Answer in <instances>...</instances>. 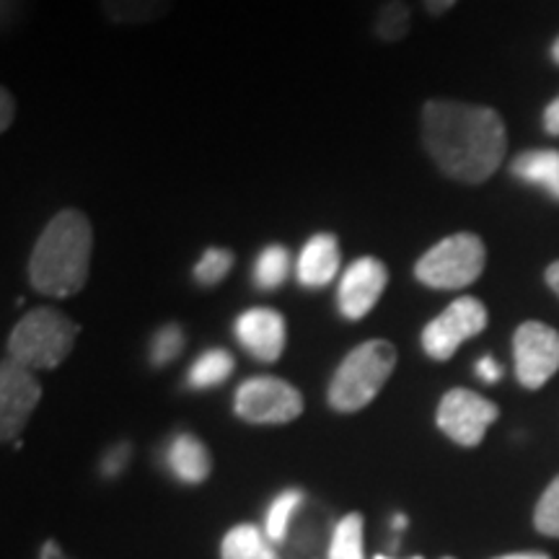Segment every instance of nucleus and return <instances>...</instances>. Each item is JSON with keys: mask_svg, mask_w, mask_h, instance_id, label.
<instances>
[{"mask_svg": "<svg viewBox=\"0 0 559 559\" xmlns=\"http://www.w3.org/2000/svg\"><path fill=\"white\" fill-rule=\"evenodd\" d=\"M423 145L440 174L461 185H481L500 169L508 130L495 109L479 104L430 99L423 107Z\"/></svg>", "mask_w": 559, "mask_h": 559, "instance_id": "obj_1", "label": "nucleus"}, {"mask_svg": "<svg viewBox=\"0 0 559 559\" xmlns=\"http://www.w3.org/2000/svg\"><path fill=\"white\" fill-rule=\"evenodd\" d=\"M94 228L86 213L68 207L47 223L34 243L29 267L32 288L47 298H70L88 283Z\"/></svg>", "mask_w": 559, "mask_h": 559, "instance_id": "obj_2", "label": "nucleus"}, {"mask_svg": "<svg viewBox=\"0 0 559 559\" xmlns=\"http://www.w3.org/2000/svg\"><path fill=\"white\" fill-rule=\"evenodd\" d=\"M396 368V347L389 340H368L353 347L334 370L326 402L340 415L366 409L386 386Z\"/></svg>", "mask_w": 559, "mask_h": 559, "instance_id": "obj_3", "label": "nucleus"}, {"mask_svg": "<svg viewBox=\"0 0 559 559\" xmlns=\"http://www.w3.org/2000/svg\"><path fill=\"white\" fill-rule=\"evenodd\" d=\"M81 326L50 306L26 311L9 337L13 362L29 370H52L73 353Z\"/></svg>", "mask_w": 559, "mask_h": 559, "instance_id": "obj_4", "label": "nucleus"}, {"mask_svg": "<svg viewBox=\"0 0 559 559\" xmlns=\"http://www.w3.org/2000/svg\"><path fill=\"white\" fill-rule=\"evenodd\" d=\"M485 264L487 249L477 234H453L419 257L415 262V277L425 288L459 290L479 280Z\"/></svg>", "mask_w": 559, "mask_h": 559, "instance_id": "obj_5", "label": "nucleus"}, {"mask_svg": "<svg viewBox=\"0 0 559 559\" xmlns=\"http://www.w3.org/2000/svg\"><path fill=\"white\" fill-rule=\"evenodd\" d=\"M234 412L249 425H285L304 415V394L275 376H254L236 389Z\"/></svg>", "mask_w": 559, "mask_h": 559, "instance_id": "obj_6", "label": "nucleus"}, {"mask_svg": "<svg viewBox=\"0 0 559 559\" xmlns=\"http://www.w3.org/2000/svg\"><path fill=\"white\" fill-rule=\"evenodd\" d=\"M487 321L489 313L479 298H456L430 324H425L423 334H419L425 355L438 362L451 360L466 340L477 337L487 330Z\"/></svg>", "mask_w": 559, "mask_h": 559, "instance_id": "obj_7", "label": "nucleus"}, {"mask_svg": "<svg viewBox=\"0 0 559 559\" xmlns=\"http://www.w3.org/2000/svg\"><path fill=\"white\" fill-rule=\"evenodd\" d=\"M500 417L498 404L485 400L477 391L469 389H451L445 391L438 404V428L443 436H449L453 443L474 449L481 443L485 432L495 419Z\"/></svg>", "mask_w": 559, "mask_h": 559, "instance_id": "obj_8", "label": "nucleus"}, {"mask_svg": "<svg viewBox=\"0 0 559 559\" xmlns=\"http://www.w3.org/2000/svg\"><path fill=\"white\" fill-rule=\"evenodd\" d=\"M515 379L536 391L559 370V332L544 321H523L513 334Z\"/></svg>", "mask_w": 559, "mask_h": 559, "instance_id": "obj_9", "label": "nucleus"}, {"mask_svg": "<svg viewBox=\"0 0 559 559\" xmlns=\"http://www.w3.org/2000/svg\"><path fill=\"white\" fill-rule=\"evenodd\" d=\"M39 400L41 386L34 370L5 360L0 368V438L5 443L19 440Z\"/></svg>", "mask_w": 559, "mask_h": 559, "instance_id": "obj_10", "label": "nucleus"}, {"mask_svg": "<svg viewBox=\"0 0 559 559\" xmlns=\"http://www.w3.org/2000/svg\"><path fill=\"white\" fill-rule=\"evenodd\" d=\"M389 285V267L376 257H360L342 272L337 283V311L342 319L360 321L376 309Z\"/></svg>", "mask_w": 559, "mask_h": 559, "instance_id": "obj_11", "label": "nucleus"}, {"mask_svg": "<svg viewBox=\"0 0 559 559\" xmlns=\"http://www.w3.org/2000/svg\"><path fill=\"white\" fill-rule=\"evenodd\" d=\"M234 334L251 358L275 362L283 358L288 330H285L283 313L267 306H254L239 313V319L234 321Z\"/></svg>", "mask_w": 559, "mask_h": 559, "instance_id": "obj_12", "label": "nucleus"}, {"mask_svg": "<svg viewBox=\"0 0 559 559\" xmlns=\"http://www.w3.org/2000/svg\"><path fill=\"white\" fill-rule=\"evenodd\" d=\"M340 241L334 234H313L296 260V277L304 288L319 290L340 275Z\"/></svg>", "mask_w": 559, "mask_h": 559, "instance_id": "obj_13", "label": "nucleus"}, {"mask_svg": "<svg viewBox=\"0 0 559 559\" xmlns=\"http://www.w3.org/2000/svg\"><path fill=\"white\" fill-rule=\"evenodd\" d=\"M166 464L174 477L185 485H200L210 477L213 469V461L200 438H194L192 432H179L171 438L169 449H166Z\"/></svg>", "mask_w": 559, "mask_h": 559, "instance_id": "obj_14", "label": "nucleus"}, {"mask_svg": "<svg viewBox=\"0 0 559 559\" xmlns=\"http://www.w3.org/2000/svg\"><path fill=\"white\" fill-rule=\"evenodd\" d=\"M513 177L523 181V185L539 187L559 202V151L549 148H536V151H523L513 158L510 164Z\"/></svg>", "mask_w": 559, "mask_h": 559, "instance_id": "obj_15", "label": "nucleus"}, {"mask_svg": "<svg viewBox=\"0 0 559 559\" xmlns=\"http://www.w3.org/2000/svg\"><path fill=\"white\" fill-rule=\"evenodd\" d=\"M177 0H99L102 16L117 26H145L166 19Z\"/></svg>", "mask_w": 559, "mask_h": 559, "instance_id": "obj_16", "label": "nucleus"}, {"mask_svg": "<svg viewBox=\"0 0 559 559\" xmlns=\"http://www.w3.org/2000/svg\"><path fill=\"white\" fill-rule=\"evenodd\" d=\"M221 559H283L277 555L275 542L262 528L241 523L223 536Z\"/></svg>", "mask_w": 559, "mask_h": 559, "instance_id": "obj_17", "label": "nucleus"}, {"mask_svg": "<svg viewBox=\"0 0 559 559\" xmlns=\"http://www.w3.org/2000/svg\"><path fill=\"white\" fill-rule=\"evenodd\" d=\"M234 355H230L228 349L210 347L192 362L190 373H187V386L198 391L221 386V383L234 373Z\"/></svg>", "mask_w": 559, "mask_h": 559, "instance_id": "obj_18", "label": "nucleus"}, {"mask_svg": "<svg viewBox=\"0 0 559 559\" xmlns=\"http://www.w3.org/2000/svg\"><path fill=\"white\" fill-rule=\"evenodd\" d=\"M290 275V254L283 243H267L257 254L254 267H251V280L257 290H277L283 288L285 280Z\"/></svg>", "mask_w": 559, "mask_h": 559, "instance_id": "obj_19", "label": "nucleus"}, {"mask_svg": "<svg viewBox=\"0 0 559 559\" xmlns=\"http://www.w3.org/2000/svg\"><path fill=\"white\" fill-rule=\"evenodd\" d=\"M304 492L300 489H285L280 492L267 510V519H264V534L270 536L275 544L288 542L290 523L296 519V513L304 508Z\"/></svg>", "mask_w": 559, "mask_h": 559, "instance_id": "obj_20", "label": "nucleus"}, {"mask_svg": "<svg viewBox=\"0 0 559 559\" xmlns=\"http://www.w3.org/2000/svg\"><path fill=\"white\" fill-rule=\"evenodd\" d=\"M326 559H366L362 551V515L347 513L332 528L330 547H326Z\"/></svg>", "mask_w": 559, "mask_h": 559, "instance_id": "obj_21", "label": "nucleus"}, {"mask_svg": "<svg viewBox=\"0 0 559 559\" xmlns=\"http://www.w3.org/2000/svg\"><path fill=\"white\" fill-rule=\"evenodd\" d=\"M412 26V11L404 0H386L373 16V34L376 39L396 45V41L407 39Z\"/></svg>", "mask_w": 559, "mask_h": 559, "instance_id": "obj_22", "label": "nucleus"}, {"mask_svg": "<svg viewBox=\"0 0 559 559\" xmlns=\"http://www.w3.org/2000/svg\"><path fill=\"white\" fill-rule=\"evenodd\" d=\"M234 251L223 249V247H210L202 251V257L194 262L192 267V277L198 280V285L202 288H215L221 285L223 280L228 277V272L234 270Z\"/></svg>", "mask_w": 559, "mask_h": 559, "instance_id": "obj_23", "label": "nucleus"}, {"mask_svg": "<svg viewBox=\"0 0 559 559\" xmlns=\"http://www.w3.org/2000/svg\"><path fill=\"white\" fill-rule=\"evenodd\" d=\"M185 349V332H181L179 324H164L160 330L153 334L151 340V349H148V360L153 368H164L169 366L171 360H177Z\"/></svg>", "mask_w": 559, "mask_h": 559, "instance_id": "obj_24", "label": "nucleus"}, {"mask_svg": "<svg viewBox=\"0 0 559 559\" xmlns=\"http://www.w3.org/2000/svg\"><path fill=\"white\" fill-rule=\"evenodd\" d=\"M534 526L539 528L544 536H555V539H559V477L544 489L534 513Z\"/></svg>", "mask_w": 559, "mask_h": 559, "instance_id": "obj_25", "label": "nucleus"}, {"mask_svg": "<svg viewBox=\"0 0 559 559\" xmlns=\"http://www.w3.org/2000/svg\"><path fill=\"white\" fill-rule=\"evenodd\" d=\"M130 445L128 443H120L115 445V449L107 451V456L102 459V474L104 477H117V474L124 472V466H128L130 461Z\"/></svg>", "mask_w": 559, "mask_h": 559, "instance_id": "obj_26", "label": "nucleus"}, {"mask_svg": "<svg viewBox=\"0 0 559 559\" xmlns=\"http://www.w3.org/2000/svg\"><path fill=\"white\" fill-rule=\"evenodd\" d=\"M16 117V99L9 88H0V132H9Z\"/></svg>", "mask_w": 559, "mask_h": 559, "instance_id": "obj_27", "label": "nucleus"}, {"mask_svg": "<svg viewBox=\"0 0 559 559\" xmlns=\"http://www.w3.org/2000/svg\"><path fill=\"white\" fill-rule=\"evenodd\" d=\"M477 376L485 383H498L502 379V366L492 355H485V358L477 360Z\"/></svg>", "mask_w": 559, "mask_h": 559, "instance_id": "obj_28", "label": "nucleus"}, {"mask_svg": "<svg viewBox=\"0 0 559 559\" xmlns=\"http://www.w3.org/2000/svg\"><path fill=\"white\" fill-rule=\"evenodd\" d=\"M544 130H547L549 135L559 138V96L544 109Z\"/></svg>", "mask_w": 559, "mask_h": 559, "instance_id": "obj_29", "label": "nucleus"}, {"mask_svg": "<svg viewBox=\"0 0 559 559\" xmlns=\"http://www.w3.org/2000/svg\"><path fill=\"white\" fill-rule=\"evenodd\" d=\"M459 0H423V5H425V11L430 13L432 19H440V16H445V13H449L453 5H456Z\"/></svg>", "mask_w": 559, "mask_h": 559, "instance_id": "obj_30", "label": "nucleus"}, {"mask_svg": "<svg viewBox=\"0 0 559 559\" xmlns=\"http://www.w3.org/2000/svg\"><path fill=\"white\" fill-rule=\"evenodd\" d=\"M19 13H21L19 0H3V32H9L16 26Z\"/></svg>", "mask_w": 559, "mask_h": 559, "instance_id": "obj_31", "label": "nucleus"}, {"mask_svg": "<svg viewBox=\"0 0 559 559\" xmlns=\"http://www.w3.org/2000/svg\"><path fill=\"white\" fill-rule=\"evenodd\" d=\"M39 559H70V557L66 555V551L60 549L58 542L50 539V542H45V547H41Z\"/></svg>", "mask_w": 559, "mask_h": 559, "instance_id": "obj_32", "label": "nucleus"}, {"mask_svg": "<svg viewBox=\"0 0 559 559\" xmlns=\"http://www.w3.org/2000/svg\"><path fill=\"white\" fill-rule=\"evenodd\" d=\"M544 277H547V285H549V288L555 290L557 296H559V260L549 264L547 272H544Z\"/></svg>", "mask_w": 559, "mask_h": 559, "instance_id": "obj_33", "label": "nucleus"}, {"mask_svg": "<svg viewBox=\"0 0 559 559\" xmlns=\"http://www.w3.org/2000/svg\"><path fill=\"white\" fill-rule=\"evenodd\" d=\"M498 559H549V555H544V551H521V555H502Z\"/></svg>", "mask_w": 559, "mask_h": 559, "instance_id": "obj_34", "label": "nucleus"}, {"mask_svg": "<svg viewBox=\"0 0 559 559\" xmlns=\"http://www.w3.org/2000/svg\"><path fill=\"white\" fill-rule=\"evenodd\" d=\"M551 60H555L559 66V37L555 39V45H551Z\"/></svg>", "mask_w": 559, "mask_h": 559, "instance_id": "obj_35", "label": "nucleus"}, {"mask_svg": "<svg viewBox=\"0 0 559 559\" xmlns=\"http://www.w3.org/2000/svg\"><path fill=\"white\" fill-rule=\"evenodd\" d=\"M376 559H391V557H383V555H379ZM412 559H423V557H412Z\"/></svg>", "mask_w": 559, "mask_h": 559, "instance_id": "obj_36", "label": "nucleus"}, {"mask_svg": "<svg viewBox=\"0 0 559 559\" xmlns=\"http://www.w3.org/2000/svg\"><path fill=\"white\" fill-rule=\"evenodd\" d=\"M445 559H451V557H445Z\"/></svg>", "mask_w": 559, "mask_h": 559, "instance_id": "obj_37", "label": "nucleus"}]
</instances>
